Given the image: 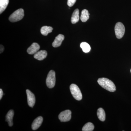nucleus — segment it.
Masks as SVG:
<instances>
[{"mask_svg":"<svg viewBox=\"0 0 131 131\" xmlns=\"http://www.w3.org/2000/svg\"><path fill=\"white\" fill-rule=\"evenodd\" d=\"M115 32L116 37L120 39L123 37L125 34V27L124 25L121 22H118L115 27Z\"/></svg>","mask_w":131,"mask_h":131,"instance_id":"39448f33","label":"nucleus"},{"mask_svg":"<svg viewBox=\"0 0 131 131\" xmlns=\"http://www.w3.org/2000/svg\"><path fill=\"white\" fill-rule=\"evenodd\" d=\"M47 52L46 50H40L38 51L34 55V58L39 61H42L47 56Z\"/></svg>","mask_w":131,"mask_h":131,"instance_id":"9b49d317","label":"nucleus"},{"mask_svg":"<svg viewBox=\"0 0 131 131\" xmlns=\"http://www.w3.org/2000/svg\"><path fill=\"white\" fill-rule=\"evenodd\" d=\"M27 97V102L29 106L33 107L35 104V98L34 94L29 90H26Z\"/></svg>","mask_w":131,"mask_h":131,"instance_id":"0eeeda50","label":"nucleus"},{"mask_svg":"<svg viewBox=\"0 0 131 131\" xmlns=\"http://www.w3.org/2000/svg\"><path fill=\"white\" fill-rule=\"evenodd\" d=\"M53 28L50 26H44L40 29V32L42 35L47 36L49 33L52 32Z\"/></svg>","mask_w":131,"mask_h":131,"instance_id":"dca6fc26","label":"nucleus"},{"mask_svg":"<svg viewBox=\"0 0 131 131\" xmlns=\"http://www.w3.org/2000/svg\"><path fill=\"white\" fill-rule=\"evenodd\" d=\"M9 0H0V14L4 12L7 7Z\"/></svg>","mask_w":131,"mask_h":131,"instance_id":"f3484780","label":"nucleus"},{"mask_svg":"<svg viewBox=\"0 0 131 131\" xmlns=\"http://www.w3.org/2000/svg\"><path fill=\"white\" fill-rule=\"evenodd\" d=\"M80 47L82 49L83 51L85 53L89 52L91 50L90 46L86 42H82L80 45Z\"/></svg>","mask_w":131,"mask_h":131,"instance_id":"a211bd4d","label":"nucleus"},{"mask_svg":"<svg viewBox=\"0 0 131 131\" xmlns=\"http://www.w3.org/2000/svg\"><path fill=\"white\" fill-rule=\"evenodd\" d=\"M71 93L72 95L75 100L78 101H80L82 98V95L81 90L75 84H72L70 87Z\"/></svg>","mask_w":131,"mask_h":131,"instance_id":"7ed1b4c3","label":"nucleus"},{"mask_svg":"<svg viewBox=\"0 0 131 131\" xmlns=\"http://www.w3.org/2000/svg\"><path fill=\"white\" fill-rule=\"evenodd\" d=\"M24 11L22 8L17 9L10 15L9 18V21L15 22L21 20L24 18Z\"/></svg>","mask_w":131,"mask_h":131,"instance_id":"f03ea898","label":"nucleus"},{"mask_svg":"<svg viewBox=\"0 0 131 131\" xmlns=\"http://www.w3.org/2000/svg\"><path fill=\"white\" fill-rule=\"evenodd\" d=\"M90 14L88 11L87 9H84L82 11L81 14V20L82 22H84L86 21L89 18Z\"/></svg>","mask_w":131,"mask_h":131,"instance_id":"2eb2a0df","label":"nucleus"},{"mask_svg":"<svg viewBox=\"0 0 131 131\" xmlns=\"http://www.w3.org/2000/svg\"><path fill=\"white\" fill-rule=\"evenodd\" d=\"M64 38V36L62 34H59L56 37L55 40L52 43V46L54 47H57L60 46Z\"/></svg>","mask_w":131,"mask_h":131,"instance_id":"9d476101","label":"nucleus"},{"mask_svg":"<svg viewBox=\"0 0 131 131\" xmlns=\"http://www.w3.org/2000/svg\"><path fill=\"white\" fill-rule=\"evenodd\" d=\"M1 48V50H0L1 52H0V53H2V52H3L4 49H5V48H4V46L2 45H1V48Z\"/></svg>","mask_w":131,"mask_h":131,"instance_id":"4be33fe9","label":"nucleus"},{"mask_svg":"<svg viewBox=\"0 0 131 131\" xmlns=\"http://www.w3.org/2000/svg\"><path fill=\"white\" fill-rule=\"evenodd\" d=\"M79 10L78 9H75L72 14L71 18V22L73 24H76L79 21Z\"/></svg>","mask_w":131,"mask_h":131,"instance_id":"ddd939ff","label":"nucleus"},{"mask_svg":"<svg viewBox=\"0 0 131 131\" xmlns=\"http://www.w3.org/2000/svg\"><path fill=\"white\" fill-rule=\"evenodd\" d=\"M98 82L101 86L107 91L113 92L116 91V87L114 83L107 78H99Z\"/></svg>","mask_w":131,"mask_h":131,"instance_id":"f257e3e1","label":"nucleus"},{"mask_svg":"<svg viewBox=\"0 0 131 131\" xmlns=\"http://www.w3.org/2000/svg\"><path fill=\"white\" fill-rule=\"evenodd\" d=\"M43 118L42 117H39L36 119L32 124V129L33 130H37L40 127L43 122Z\"/></svg>","mask_w":131,"mask_h":131,"instance_id":"1a4fd4ad","label":"nucleus"},{"mask_svg":"<svg viewBox=\"0 0 131 131\" xmlns=\"http://www.w3.org/2000/svg\"><path fill=\"white\" fill-rule=\"evenodd\" d=\"M97 116L99 119L101 121H104L105 120L106 114L103 108H100L97 110Z\"/></svg>","mask_w":131,"mask_h":131,"instance_id":"4468645a","label":"nucleus"},{"mask_svg":"<svg viewBox=\"0 0 131 131\" xmlns=\"http://www.w3.org/2000/svg\"></svg>","mask_w":131,"mask_h":131,"instance_id":"5701e85b","label":"nucleus"},{"mask_svg":"<svg viewBox=\"0 0 131 131\" xmlns=\"http://www.w3.org/2000/svg\"><path fill=\"white\" fill-rule=\"evenodd\" d=\"M40 49L39 45L37 43H33L27 49V52L28 54L32 55L35 54Z\"/></svg>","mask_w":131,"mask_h":131,"instance_id":"6e6552de","label":"nucleus"},{"mask_svg":"<svg viewBox=\"0 0 131 131\" xmlns=\"http://www.w3.org/2000/svg\"><path fill=\"white\" fill-rule=\"evenodd\" d=\"M94 128L93 124L91 122H89L85 124L83 127L82 130L83 131H92L93 130Z\"/></svg>","mask_w":131,"mask_h":131,"instance_id":"6ab92c4d","label":"nucleus"},{"mask_svg":"<svg viewBox=\"0 0 131 131\" xmlns=\"http://www.w3.org/2000/svg\"><path fill=\"white\" fill-rule=\"evenodd\" d=\"M58 117L59 119L61 121V122H68L71 119V111L69 110L63 111L59 114Z\"/></svg>","mask_w":131,"mask_h":131,"instance_id":"423d86ee","label":"nucleus"},{"mask_svg":"<svg viewBox=\"0 0 131 131\" xmlns=\"http://www.w3.org/2000/svg\"><path fill=\"white\" fill-rule=\"evenodd\" d=\"M56 73L53 70L50 71L48 73L46 80V84L50 89L54 88L56 84Z\"/></svg>","mask_w":131,"mask_h":131,"instance_id":"20e7f679","label":"nucleus"},{"mask_svg":"<svg viewBox=\"0 0 131 131\" xmlns=\"http://www.w3.org/2000/svg\"><path fill=\"white\" fill-rule=\"evenodd\" d=\"M76 1L77 0H68V3H67L68 6L70 7L73 6V5H74Z\"/></svg>","mask_w":131,"mask_h":131,"instance_id":"aec40b11","label":"nucleus"},{"mask_svg":"<svg viewBox=\"0 0 131 131\" xmlns=\"http://www.w3.org/2000/svg\"><path fill=\"white\" fill-rule=\"evenodd\" d=\"M3 95V91L2 89H0V100H1Z\"/></svg>","mask_w":131,"mask_h":131,"instance_id":"412c9836","label":"nucleus"},{"mask_svg":"<svg viewBox=\"0 0 131 131\" xmlns=\"http://www.w3.org/2000/svg\"><path fill=\"white\" fill-rule=\"evenodd\" d=\"M14 115V112L13 110H11L8 112L6 116V121L8 123L9 126H12L13 125V118Z\"/></svg>","mask_w":131,"mask_h":131,"instance_id":"f8f14e48","label":"nucleus"}]
</instances>
